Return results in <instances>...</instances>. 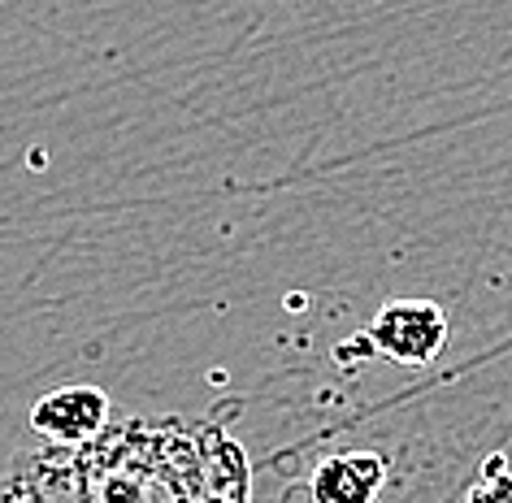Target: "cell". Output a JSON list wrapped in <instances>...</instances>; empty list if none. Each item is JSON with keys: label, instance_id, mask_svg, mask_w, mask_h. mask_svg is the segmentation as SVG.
I'll use <instances>...</instances> for the list:
<instances>
[{"label": "cell", "instance_id": "cell-1", "mask_svg": "<svg viewBox=\"0 0 512 503\" xmlns=\"http://www.w3.org/2000/svg\"><path fill=\"white\" fill-rule=\"evenodd\" d=\"M365 334L382 360L417 369V365H430V360L447 347L452 321H447L443 308L430 304V300H391L374 313Z\"/></svg>", "mask_w": 512, "mask_h": 503}, {"label": "cell", "instance_id": "cell-2", "mask_svg": "<svg viewBox=\"0 0 512 503\" xmlns=\"http://www.w3.org/2000/svg\"><path fill=\"white\" fill-rule=\"evenodd\" d=\"M109 425V395L100 386H57L31 404V430L57 447H92Z\"/></svg>", "mask_w": 512, "mask_h": 503}, {"label": "cell", "instance_id": "cell-3", "mask_svg": "<svg viewBox=\"0 0 512 503\" xmlns=\"http://www.w3.org/2000/svg\"><path fill=\"white\" fill-rule=\"evenodd\" d=\"M382 486H387V464L374 451L330 456L309 477L313 503H378Z\"/></svg>", "mask_w": 512, "mask_h": 503}, {"label": "cell", "instance_id": "cell-4", "mask_svg": "<svg viewBox=\"0 0 512 503\" xmlns=\"http://www.w3.org/2000/svg\"><path fill=\"white\" fill-rule=\"evenodd\" d=\"M469 503H512V464L504 456L486 460L478 486L469 490Z\"/></svg>", "mask_w": 512, "mask_h": 503}]
</instances>
